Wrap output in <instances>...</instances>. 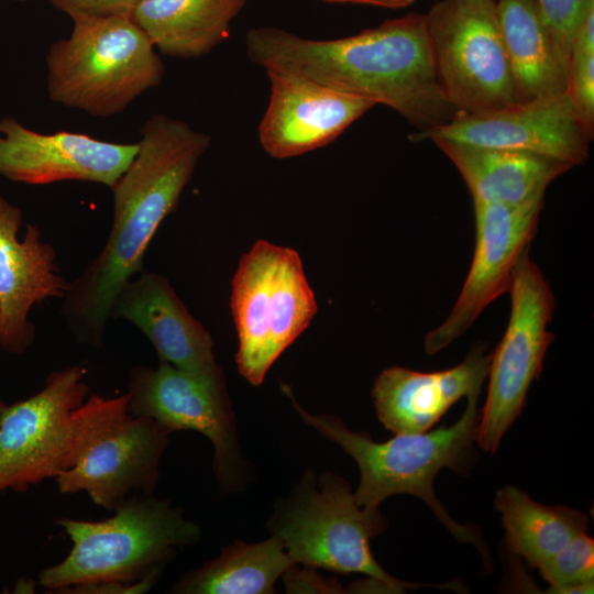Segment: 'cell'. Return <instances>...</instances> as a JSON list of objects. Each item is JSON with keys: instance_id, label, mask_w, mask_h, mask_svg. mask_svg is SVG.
I'll return each mask as SVG.
<instances>
[{"instance_id": "obj_1", "label": "cell", "mask_w": 594, "mask_h": 594, "mask_svg": "<svg viewBox=\"0 0 594 594\" xmlns=\"http://www.w3.org/2000/svg\"><path fill=\"white\" fill-rule=\"evenodd\" d=\"M245 46L249 58L265 70L294 73L387 106L419 131L448 123L458 114L437 77L425 14L410 13L332 40L255 28L248 32Z\"/></svg>"}, {"instance_id": "obj_2", "label": "cell", "mask_w": 594, "mask_h": 594, "mask_svg": "<svg viewBox=\"0 0 594 594\" xmlns=\"http://www.w3.org/2000/svg\"><path fill=\"white\" fill-rule=\"evenodd\" d=\"M286 393L306 424L338 443L358 463L361 477L354 497L359 506L375 512L392 495L416 496L459 542L473 544L485 566H490L488 548L480 531L474 526L454 521L433 490L440 470L463 472L470 464L481 419L477 407L481 392L468 396L464 413L452 426L430 432L396 433L385 442H375L365 433L349 430L337 417L311 416L296 403L288 388Z\"/></svg>"}, {"instance_id": "obj_3", "label": "cell", "mask_w": 594, "mask_h": 594, "mask_svg": "<svg viewBox=\"0 0 594 594\" xmlns=\"http://www.w3.org/2000/svg\"><path fill=\"white\" fill-rule=\"evenodd\" d=\"M102 520L57 518L72 541L61 562L38 574V584L55 593L136 582L164 564L183 546L197 542L200 528L167 501L133 494Z\"/></svg>"}, {"instance_id": "obj_4", "label": "cell", "mask_w": 594, "mask_h": 594, "mask_svg": "<svg viewBox=\"0 0 594 594\" xmlns=\"http://www.w3.org/2000/svg\"><path fill=\"white\" fill-rule=\"evenodd\" d=\"M45 56L51 101L94 117L124 111L161 84L165 66L131 15L76 16Z\"/></svg>"}, {"instance_id": "obj_5", "label": "cell", "mask_w": 594, "mask_h": 594, "mask_svg": "<svg viewBox=\"0 0 594 594\" xmlns=\"http://www.w3.org/2000/svg\"><path fill=\"white\" fill-rule=\"evenodd\" d=\"M168 432L129 409L128 393L90 395L72 415L67 468L56 477L59 493L85 492L113 510L133 494H154Z\"/></svg>"}, {"instance_id": "obj_6", "label": "cell", "mask_w": 594, "mask_h": 594, "mask_svg": "<svg viewBox=\"0 0 594 594\" xmlns=\"http://www.w3.org/2000/svg\"><path fill=\"white\" fill-rule=\"evenodd\" d=\"M231 308L239 337L238 369L251 384L260 385L317 310L298 253L257 241L235 272Z\"/></svg>"}, {"instance_id": "obj_7", "label": "cell", "mask_w": 594, "mask_h": 594, "mask_svg": "<svg viewBox=\"0 0 594 594\" xmlns=\"http://www.w3.org/2000/svg\"><path fill=\"white\" fill-rule=\"evenodd\" d=\"M272 527L295 563L337 573H363L394 593L421 586L460 588L454 582H403L383 570L373 557L370 540L385 528L384 518L378 510L359 506L348 483L334 474L322 475L318 485L301 483L298 492L282 504Z\"/></svg>"}, {"instance_id": "obj_8", "label": "cell", "mask_w": 594, "mask_h": 594, "mask_svg": "<svg viewBox=\"0 0 594 594\" xmlns=\"http://www.w3.org/2000/svg\"><path fill=\"white\" fill-rule=\"evenodd\" d=\"M425 15L437 77L458 114L517 103L496 0H441Z\"/></svg>"}, {"instance_id": "obj_9", "label": "cell", "mask_w": 594, "mask_h": 594, "mask_svg": "<svg viewBox=\"0 0 594 594\" xmlns=\"http://www.w3.org/2000/svg\"><path fill=\"white\" fill-rule=\"evenodd\" d=\"M508 293L509 319L490 355L487 397L476 436L479 447L490 453L496 452L502 438L520 415L554 339L548 329L556 308L554 295L528 250L514 268Z\"/></svg>"}, {"instance_id": "obj_10", "label": "cell", "mask_w": 594, "mask_h": 594, "mask_svg": "<svg viewBox=\"0 0 594 594\" xmlns=\"http://www.w3.org/2000/svg\"><path fill=\"white\" fill-rule=\"evenodd\" d=\"M89 387L85 369L52 372L33 396L7 406L0 421V493L25 492L67 468L72 415Z\"/></svg>"}, {"instance_id": "obj_11", "label": "cell", "mask_w": 594, "mask_h": 594, "mask_svg": "<svg viewBox=\"0 0 594 594\" xmlns=\"http://www.w3.org/2000/svg\"><path fill=\"white\" fill-rule=\"evenodd\" d=\"M129 409L157 422L168 433L193 430L215 448L213 470L221 486L232 487L239 471L233 415L220 369L190 372L161 362L158 367L134 366L129 372Z\"/></svg>"}, {"instance_id": "obj_12", "label": "cell", "mask_w": 594, "mask_h": 594, "mask_svg": "<svg viewBox=\"0 0 594 594\" xmlns=\"http://www.w3.org/2000/svg\"><path fill=\"white\" fill-rule=\"evenodd\" d=\"M544 196L521 205L473 201L475 242L462 289L442 323L425 337L426 353L436 354L460 338L482 311L508 293L514 268L534 239Z\"/></svg>"}, {"instance_id": "obj_13", "label": "cell", "mask_w": 594, "mask_h": 594, "mask_svg": "<svg viewBox=\"0 0 594 594\" xmlns=\"http://www.w3.org/2000/svg\"><path fill=\"white\" fill-rule=\"evenodd\" d=\"M413 142L457 143L536 153L572 166L590 157L592 135L579 120L568 91L479 113L410 134Z\"/></svg>"}, {"instance_id": "obj_14", "label": "cell", "mask_w": 594, "mask_h": 594, "mask_svg": "<svg viewBox=\"0 0 594 594\" xmlns=\"http://www.w3.org/2000/svg\"><path fill=\"white\" fill-rule=\"evenodd\" d=\"M136 150V143H113L68 131L41 133L14 118L0 119V175L13 182L80 180L111 188Z\"/></svg>"}, {"instance_id": "obj_15", "label": "cell", "mask_w": 594, "mask_h": 594, "mask_svg": "<svg viewBox=\"0 0 594 594\" xmlns=\"http://www.w3.org/2000/svg\"><path fill=\"white\" fill-rule=\"evenodd\" d=\"M270 99L258 140L274 158H289L334 141L375 105L285 70H266Z\"/></svg>"}, {"instance_id": "obj_16", "label": "cell", "mask_w": 594, "mask_h": 594, "mask_svg": "<svg viewBox=\"0 0 594 594\" xmlns=\"http://www.w3.org/2000/svg\"><path fill=\"white\" fill-rule=\"evenodd\" d=\"M22 211L0 196V346L23 353L34 341L29 312L48 298H63L69 282L58 272L55 249L43 241L36 226L18 231Z\"/></svg>"}, {"instance_id": "obj_17", "label": "cell", "mask_w": 594, "mask_h": 594, "mask_svg": "<svg viewBox=\"0 0 594 594\" xmlns=\"http://www.w3.org/2000/svg\"><path fill=\"white\" fill-rule=\"evenodd\" d=\"M109 315L139 328L161 362L198 373L219 370L210 333L189 314L165 276L141 271L118 292Z\"/></svg>"}, {"instance_id": "obj_18", "label": "cell", "mask_w": 594, "mask_h": 594, "mask_svg": "<svg viewBox=\"0 0 594 594\" xmlns=\"http://www.w3.org/2000/svg\"><path fill=\"white\" fill-rule=\"evenodd\" d=\"M490 355L475 345L454 367L418 372L393 366L376 378L372 397L377 417L394 433H421L439 421L462 397L481 392Z\"/></svg>"}, {"instance_id": "obj_19", "label": "cell", "mask_w": 594, "mask_h": 594, "mask_svg": "<svg viewBox=\"0 0 594 594\" xmlns=\"http://www.w3.org/2000/svg\"><path fill=\"white\" fill-rule=\"evenodd\" d=\"M517 103L568 91L571 51L547 24L537 0H496Z\"/></svg>"}, {"instance_id": "obj_20", "label": "cell", "mask_w": 594, "mask_h": 594, "mask_svg": "<svg viewBox=\"0 0 594 594\" xmlns=\"http://www.w3.org/2000/svg\"><path fill=\"white\" fill-rule=\"evenodd\" d=\"M463 177L473 201L516 206L544 196L547 187L573 166L549 156L433 141Z\"/></svg>"}, {"instance_id": "obj_21", "label": "cell", "mask_w": 594, "mask_h": 594, "mask_svg": "<svg viewBox=\"0 0 594 594\" xmlns=\"http://www.w3.org/2000/svg\"><path fill=\"white\" fill-rule=\"evenodd\" d=\"M248 0H139L131 16L162 54L198 58L224 42Z\"/></svg>"}, {"instance_id": "obj_22", "label": "cell", "mask_w": 594, "mask_h": 594, "mask_svg": "<svg viewBox=\"0 0 594 594\" xmlns=\"http://www.w3.org/2000/svg\"><path fill=\"white\" fill-rule=\"evenodd\" d=\"M508 549L531 568H539L578 536L585 534L588 518L566 506H544L520 488L507 485L496 494Z\"/></svg>"}, {"instance_id": "obj_23", "label": "cell", "mask_w": 594, "mask_h": 594, "mask_svg": "<svg viewBox=\"0 0 594 594\" xmlns=\"http://www.w3.org/2000/svg\"><path fill=\"white\" fill-rule=\"evenodd\" d=\"M294 560L282 541L272 538L255 544L234 543L212 561L185 574L173 587L186 594H265Z\"/></svg>"}, {"instance_id": "obj_24", "label": "cell", "mask_w": 594, "mask_h": 594, "mask_svg": "<svg viewBox=\"0 0 594 594\" xmlns=\"http://www.w3.org/2000/svg\"><path fill=\"white\" fill-rule=\"evenodd\" d=\"M550 584L548 593H593L594 541L582 534L538 568Z\"/></svg>"}, {"instance_id": "obj_25", "label": "cell", "mask_w": 594, "mask_h": 594, "mask_svg": "<svg viewBox=\"0 0 594 594\" xmlns=\"http://www.w3.org/2000/svg\"><path fill=\"white\" fill-rule=\"evenodd\" d=\"M568 95L579 120L593 136L594 8L587 12L572 43Z\"/></svg>"}, {"instance_id": "obj_26", "label": "cell", "mask_w": 594, "mask_h": 594, "mask_svg": "<svg viewBox=\"0 0 594 594\" xmlns=\"http://www.w3.org/2000/svg\"><path fill=\"white\" fill-rule=\"evenodd\" d=\"M541 13L560 42L570 51L574 36L594 0H537Z\"/></svg>"}, {"instance_id": "obj_27", "label": "cell", "mask_w": 594, "mask_h": 594, "mask_svg": "<svg viewBox=\"0 0 594 594\" xmlns=\"http://www.w3.org/2000/svg\"><path fill=\"white\" fill-rule=\"evenodd\" d=\"M53 7L76 16L131 15L139 0H47Z\"/></svg>"}, {"instance_id": "obj_28", "label": "cell", "mask_w": 594, "mask_h": 594, "mask_svg": "<svg viewBox=\"0 0 594 594\" xmlns=\"http://www.w3.org/2000/svg\"><path fill=\"white\" fill-rule=\"evenodd\" d=\"M163 569L151 572L145 578L132 583H107L79 586L67 590L65 593L80 594H141L153 587Z\"/></svg>"}, {"instance_id": "obj_29", "label": "cell", "mask_w": 594, "mask_h": 594, "mask_svg": "<svg viewBox=\"0 0 594 594\" xmlns=\"http://www.w3.org/2000/svg\"><path fill=\"white\" fill-rule=\"evenodd\" d=\"M327 2H337V3H358V4H369L374 7L398 9L404 8L413 3L415 0H323Z\"/></svg>"}, {"instance_id": "obj_30", "label": "cell", "mask_w": 594, "mask_h": 594, "mask_svg": "<svg viewBox=\"0 0 594 594\" xmlns=\"http://www.w3.org/2000/svg\"><path fill=\"white\" fill-rule=\"evenodd\" d=\"M6 408H7V405L3 404V402L0 399V421L2 419Z\"/></svg>"}, {"instance_id": "obj_31", "label": "cell", "mask_w": 594, "mask_h": 594, "mask_svg": "<svg viewBox=\"0 0 594 594\" xmlns=\"http://www.w3.org/2000/svg\"><path fill=\"white\" fill-rule=\"evenodd\" d=\"M15 1H19V2H25V1H28V0H15Z\"/></svg>"}]
</instances>
